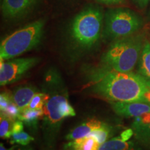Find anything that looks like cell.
<instances>
[{
  "label": "cell",
  "mask_w": 150,
  "mask_h": 150,
  "mask_svg": "<svg viewBox=\"0 0 150 150\" xmlns=\"http://www.w3.org/2000/svg\"><path fill=\"white\" fill-rule=\"evenodd\" d=\"M135 6L140 10H143L149 4L150 0H131Z\"/></svg>",
  "instance_id": "obj_23"
},
{
  "label": "cell",
  "mask_w": 150,
  "mask_h": 150,
  "mask_svg": "<svg viewBox=\"0 0 150 150\" xmlns=\"http://www.w3.org/2000/svg\"><path fill=\"white\" fill-rule=\"evenodd\" d=\"M34 140L32 136H31L27 133L21 131L19 133H14L11 137V144H19L22 146L28 145L31 141Z\"/></svg>",
  "instance_id": "obj_19"
},
{
  "label": "cell",
  "mask_w": 150,
  "mask_h": 150,
  "mask_svg": "<svg viewBox=\"0 0 150 150\" xmlns=\"http://www.w3.org/2000/svg\"><path fill=\"white\" fill-rule=\"evenodd\" d=\"M23 122L19 119L14 121L13 125V134H14V133L21 132V131H23Z\"/></svg>",
  "instance_id": "obj_22"
},
{
  "label": "cell",
  "mask_w": 150,
  "mask_h": 150,
  "mask_svg": "<svg viewBox=\"0 0 150 150\" xmlns=\"http://www.w3.org/2000/svg\"><path fill=\"white\" fill-rule=\"evenodd\" d=\"M18 150H33V149L30 146H23V147L19 148Z\"/></svg>",
  "instance_id": "obj_26"
},
{
  "label": "cell",
  "mask_w": 150,
  "mask_h": 150,
  "mask_svg": "<svg viewBox=\"0 0 150 150\" xmlns=\"http://www.w3.org/2000/svg\"><path fill=\"white\" fill-rule=\"evenodd\" d=\"M135 134L138 139L142 141L147 142L150 141V125L143 128L134 131Z\"/></svg>",
  "instance_id": "obj_20"
},
{
  "label": "cell",
  "mask_w": 150,
  "mask_h": 150,
  "mask_svg": "<svg viewBox=\"0 0 150 150\" xmlns=\"http://www.w3.org/2000/svg\"><path fill=\"white\" fill-rule=\"evenodd\" d=\"M51 91L50 99L42 108L45 113L44 130L47 141L52 142L59 131L61 123L64 119L60 112L61 103L67 99V93L64 88Z\"/></svg>",
  "instance_id": "obj_6"
},
{
  "label": "cell",
  "mask_w": 150,
  "mask_h": 150,
  "mask_svg": "<svg viewBox=\"0 0 150 150\" xmlns=\"http://www.w3.org/2000/svg\"><path fill=\"white\" fill-rule=\"evenodd\" d=\"M13 120L1 115L0 118V137L3 139L10 138L13 134Z\"/></svg>",
  "instance_id": "obj_16"
},
{
  "label": "cell",
  "mask_w": 150,
  "mask_h": 150,
  "mask_svg": "<svg viewBox=\"0 0 150 150\" xmlns=\"http://www.w3.org/2000/svg\"><path fill=\"white\" fill-rule=\"evenodd\" d=\"M93 1L99 4H104L108 6L120 5L125 3V0H93Z\"/></svg>",
  "instance_id": "obj_21"
},
{
  "label": "cell",
  "mask_w": 150,
  "mask_h": 150,
  "mask_svg": "<svg viewBox=\"0 0 150 150\" xmlns=\"http://www.w3.org/2000/svg\"><path fill=\"white\" fill-rule=\"evenodd\" d=\"M43 109H26L21 112L18 119L31 128H35L40 120L44 119Z\"/></svg>",
  "instance_id": "obj_14"
},
{
  "label": "cell",
  "mask_w": 150,
  "mask_h": 150,
  "mask_svg": "<svg viewBox=\"0 0 150 150\" xmlns=\"http://www.w3.org/2000/svg\"><path fill=\"white\" fill-rule=\"evenodd\" d=\"M38 0H2L1 11L7 20H18L27 16L36 6Z\"/></svg>",
  "instance_id": "obj_8"
},
{
  "label": "cell",
  "mask_w": 150,
  "mask_h": 150,
  "mask_svg": "<svg viewBox=\"0 0 150 150\" xmlns=\"http://www.w3.org/2000/svg\"><path fill=\"white\" fill-rule=\"evenodd\" d=\"M49 99L50 94L37 93L33 97L27 109H42L48 102Z\"/></svg>",
  "instance_id": "obj_18"
},
{
  "label": "cell",
  "mask_w": 150,
  "mask_h": 150,
  "mask_svg": "<svg viewBox=\"0 0 150 150\" xmlns=\"http://www.w3.org/2000/svg\"><path fill=\"white\" fill-rule=\"evenodd\" d=\"M112 108L117 115L127 117H136L150 112V104L145 102H111Z\"/></svg>",
  "instance_id": "obj_9"
},
{
  "label": "cell",
  "mask_w": 150,
  "mask_h": 150,
  "mask_svg": "<svg viewBox=\"0 0 150 150\" xmlns=\"http://www.w3.org/2000/svg\"><path fill=\"white\" fill-rule=\"evenodd\" d=\"M40 59L35 57L20 58L10 61H1L0 84L5 86L18 81L25 73L38 63Z\"/></svg>",
  "instance_id": "obj_7"
},
{
  "label": "cell",
  "mask_w": 150,
  "mask_h": 150,
  "mask_svg": "<svg viewBox=\"0 0 150 150\" xmlns=\"http://www.w3.org/2000/svg\"><path fill=\"white\" fill-rule=\"evenodd\" d=\"M16 147V146H14V147H11L10 149H6L5 147H4V145H3L2 143L0 144V150H14V149Z\"/></svg>",
  "instance_id": "obj_25"
},
{
  "label": "cell",
  "mask_w": 150,
  "mask_h": 150,
  "mask_svg": "<svg viewBox=\"0 0 150 150\" xmlns=\"http://www.w3.org/2000/svg\"><path fill=\"white\" fill-rule=\"evenodd\" d=\"M45 24V20L40 19L6 37L0 45L1 61L14 59L35 47L42 37Z\"/></svg>",
  "instance_id": "obj_4"
},
{
  "label": "cell",
  "mask_w": 150,
  "mask_h": 150,
  "mask_svg": "<svg viewBox=\"0 0 150 150\" xmlns=\"http://www.w3.org/2000/svg\"><path fill=\"white\" fill-rule=\"evenodd\" d=\"M143 26L142 17L129 8L108 9L105 12L102 39L106 42L134 35Z\"/></svg>",
  "instance_id": "obj_5"
},
{
  "label": "cell",
  "mask_w": 150,
  "mask_h": 150,
  "mask_svg": "<svg viewBox=\"0 0 150 150\" xmlns=\"http://www.w3.org/2000/svg\"><path fill=\"white\" fill-rule=\"evenodd\" d=\"M138 73L150 83V41L146 40L138 62Z\"/></svg>",
  "instance_id": "obj_12"
},
{
  "label": "cell",
  "mask_w": 150,
  "mask_h": 150,
  "mask_svg": "<svg viewBox=\"0 0 150 150\" xmlns=\"http://www.w3.org/2000/svg\"><path fill=\"white\" fill-rule=\"evenodd\" d=\"M145 41L142 33L114 40L102 56V68L120 72H131L138 63Z\"/></svg>",
  "instance_id": "obj_3"
},
{
  "label": "cell",
  "mask_w": 150,
  "mask_h": 150,
  "mask_svg": "<svg viewBox=\"0 0 150 150\" xmlns=\"http://www.w3.org/2000/svg\"><path fill=\"white\" fill-rule=\"evenodd\" d=\"M97 72L92 84L94 93L112 102H145V95L150 83L138 73L102 68Z\"/></svg>",
  "instance_id": "obj_1"
},
{
  "label": "cell",
  "mask_w": 150,
  "mask_h": 150,
  "mask_svg": "<svg viewBox=\"0 0 150 150\" xmlns=\"http://www.w3.org/2000/svg\"><path fill=\"white\" fill-rule=\"evenodd\" d=\"M106 124L103 123L95 118L89 119L86 120L85 122L82 123L81 125L73 129L66 136V139L72 141V140L88 136L92 131L102 128Z\"/></svg>",
  "instance_id": "obj_11"
},
{
  "label": "cell",
  "mask_w": 150,
  "mask_h": 150,
  "mask_svg": "<svg viewBox=\"0 0 150 150\" xmlns=\"http://www.w3.org/2000/svg\"><path fill=\"white\" fill-rule=\"evenodd\" d=\"M149 13H150V12H149Z\"/></svg>",
  "instance_id": "obj_27"
},
{
  "label": "cell",
  "mask_w": 150,
  "mask_h": 150,
  "mask_svg": "<svg viewBox=\"0 0 150 150\" xmlns=\"http://www.w3.org/2000/svg\"><path fill=\"white\" fill-rule=\"evenodd\" d=\"M111 130V128L106 124L102 128L92 131L88 136L94 137L98 141L99 143L102 145L104 142L107 141L108 138L112 136Z\"/></svg>",
  "instance_id": "obj_17"
},
{
  "label": "cell",
  "mask_w": 150,
  "mask_h": 150,
  "mask_svg": "<svg viewBox=\"0 0 150 150\" xmlns=\"http://www.w3.org/2000/svg\"><path fill=\"white\" fill-rule=\"evenodd\" d=\"M38 91L36 88L31 85H24L16 88L12 95L13 102L22 112L27 109Z\"/></svg>",
  "instance_id": "obj_10"
},
{
  "label": "cell",
  "mask_w": 150,
  "mask_h": 150,
  "mask_svg": "<svg viewBox=\"0 0 150 150\" xmlns=\"http://www.w3.org/2000/svg\"><path fill=\"white\" fill-rule=\"evenodd\" d=\"M134 130L132 129H128L125 130L121 133L120 138L125 141H128V140L131 138V136L134 134Z\"/></svg>",
  "instance_id": "obj_24"
},
{
  "label": "cell",
  "mask_w": 150,
  "mask_h": 150,
  "mask_svg": "<svg viewBox=\"0 0 150 150\" xmlns=\"http://www.w3.org/2000/svg\"><path fill=\"white\" fill-rule=\"evenodd\" d=\"M98 150H135V145L132 142L125 141L120 137L104 142Z\"/></svg>",
  "instance_id": "obj_15"
},
{
  "label": "cell",
  "mask_w": 150,
  "mask_h": 150,
  "mask_svg": "<svg viewBox=\"0 0 150 150\" xmlns=\"http://www.w3.org/2000/svg\"><path fill=\"white\" fill-rule=\"evenodd\" d=\"M104 13L97 5H88L74 17L68 30L70 47L74 52L83 54L97 45L102 35Z\"/></svg>",
  "instance_id": "obj_2"
},
{
  "label": "cell",
  "mask_w": 150,
  "mask_h": 150,
  "mask_svg": "<svg viewBox=\"0 0 150 150\" xmlns=\"http://www.w3.org/2000/svg\"><path fill=\"white\" fill-rule=\"evenodd\" d=\"M100 144L93 136L83 138L70 141L66 146L68 150H98Z\"/></svg>",
  "instance_id": "obj_13"
}]
</instances>
